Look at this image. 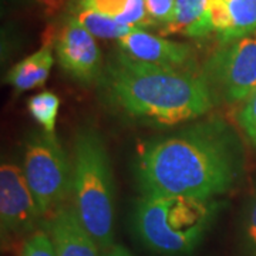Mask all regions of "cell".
Instances as JSON below:
<instances>
[{"instance_id":"6da1fadb","label":"cell","mask_w":256,"mask_h":256,"mask_svg":"<svg viewBox=\"0 0 256 256\" xmlns=\"http://www.w3.org/2000/svg\"><path fill=\"white\" fill-rule=\"evenodd\" d=\"M239 171L238 142L220 120H206L146 142L134 162L142 195L212 200L234 186Z\"/></svg>"},{"instance_id":"7a4b0ae2","label":"cell","mask_w":256,"mask_h":256,"mask_svg":"<svg viewBox=\"0 0 256 256\" xmlns=\"http://www.w3.org/2000/svg\"><path fill=\"white\" fill-rule=\"evenodd\" d=\"M111 100L131 118L154 127L194 121L214 106L202 73L140 62L120 52L106 68Z\"/></svg>"},{"instance_id":"3957f363","label":"cell","mask_w":256,"mask_h":256,"mask_svg":"<svg viewBox=\"0 0 256 256\" xmlns=\"http://www.w3.org/2000/svg\"><path fill=\"white\" fill-rule=\"evenodd\" d=\"M220 210L214 200L186 195H142L134 206L132 228L140 240L164 256L195 250Z\"/></svg>"},{"instance_id":"277c9868","label":"cell","mask_w":256,"mask_h":256,"mask_svg":"<svg viewBox=\"0 0 256 256\" xmlns=\"http://www.w3.org/2000/svg\"><path fill=\"white\" fill-rule=\"evenodd\" d=\"M74 210L98 249L114 246V180L101 136L92 128L78 131L73 161Z\"/></svg>"},{"instance_id":"5b68a950","label":"cell","mask_w":256,"mask_h":256,"mask_svg":"<svg viewBox=\"0 0 256 256\" xmlns=\"http://www.w3.org/2000/svg\"><path fill=\"white\" fill-rule=\"evenodd\" d=\"M23 172L42 215H53L73 188V166L54 134L46 131L28 136Z\"/></svg>"},{"instance_id":"8992f818","label":"cell","mask_w":256,"mask_h":256,"mask_svg":"<svg viewBox=\"0 0 256 256\" xmlns=\"http://www.w3.org/2000/svg\"><path fill=\"white\" fill-rule=\"evenodd\" d=\"M201 73L215 101H246L256 90V32L220 43Z\"/></svg>"},{"instance_id":"52a82bcc","label":"cell","mask_w":256,"mask_h":256,"mask_svg":"<svg viewBox=\"0 0 256 256\" xmlns=\"http://www.w3.org/2000/svg\"><path fill=\"white\" fill-rule=\"evenodd\" d=\"M44 44H54L60 67L76 82L92 84L102 77V57L96 37L73 18H67Z\"/></svg>"},{"instance_id":"ba28073f","label":"cell","mask_w":256,"mask_h":256,"mask_svg":"<svg viewBox=\"0 0 256 256\" xmlns=\"http://www.w3.org/2000/svg\"><path fill=\"white\" fill-rule=\"evenodd\" d=\"M40 215L23 170L18 165L3 162L0 168L2 236L28 234L34 228Z\"/></svg>"},{"instance_id":"9c48e42d","label":"cell","mask_w":256,"mask_h":256,"mask_svg":"<svg viewBox=\"0 0 256 256\" xmlns=\"http://www.w3.org/2000/svg\"><path fill=\"white\" fill-rule=\"evenodd\" d=\"M121 52L140 62L171 68H182L192 62L191 47L151 34L142 28H134L118 40Z\"/></svg>"},{"instance_id":"30bf717a","label":"cell","mask_w":256,"mask_h":256,"mask_svg":"<svg viewBox=\"0 0 256 256\" xmlns=\"http://www.w3.org/2000/svg\"><path fill=\"white\" fill-rule=\"evenodd\" d=\"M50 238L57 256H98V246L82 228L74 208L60 206L50 220Z\"/></svg>"},{"instance_id":"8fae6325","label":"cell","mask_w":256,"mask_h":256,"mask_svg":"<svg viewBox=\"0 0 256 256\" xmlns=\"http://www.w3.org/2000/svg\"><path fill=\"white\" fill-rule=\"evenodd\" d=\"M53 63L52 44H44L40 50L14 64L6 74V82L18 92L37 88L46 82Z\"/></svg>"},{"instance_id":"7c38bea8","label":"cell","mask_w":256,"mask_h":256,"mask_svg":"<svg viewBox=\"0 0 256 256\" xmlns=\"http://www.w3.org/2000/svg\"><path fill=\"white\" fill-rule=\"evenodd\" d=\"M205 9L206 0H175L174 18L165 26L162 34L201 37Z\"/></svg>"},{"instance_id":"4fadbf2b","label":"cell","mask_w":256,"mask_h":256,"mask_svg":"<svg viewBox=\"0 0 256 256\" xmlns=\"http://www.w3.org/2000/svg\"><path fill=\"white\" fill-rule=\"evenodd\" d=\"M72 16L87 32H90L92 36L104 38V40H110V38L120 40L121 37H124L134 30V28H128L118 23L116 18L104 16L101 13L92 12V10H76Z\"/></svg>"},{"instance_id":"5bb4252c","label":"cell","mask_w":256,"mask_h":256,"mask_svg":"<svg viewBox=\"0 0 256 256\" xmlns=\"http://www.w3.org/2000/svg\"><path fill=\"white\" fill-rule=\"evenodd\" d=\"M232 20V30L225 43L256 32V0H225Z\"/></svg>"},{"instance_id":"9a60e30c","label":"cell","mask_w":256,"mask_h":256,"mask_svg":"<svg viewBox=\"0 0 256 256\" xmlns=\"http://www.w3.org/2000/svg\"><path fill=\"white\" fill-rule=\"evenodd\" d=\"M232 30V20L225 0H206V9L201 26V37L216 33L220 43H225Z\"/></svg>"},{"instance_id":"2e32d148","label":"cell","mask_w":256,"mask_h":256,"mask_svg":"<svg viewBox=\"0 0 256 256\" xmlns=\"http://www.w3.org/2000/svg\"><path fill=\"white\" fill-rule=\"evenodd\" d=\"M30 116L43 127V131L54 134L56 120L60 108V98L52 92H42L28 102Z\"/></svg>"},{"instance_id":"e0dca14e","label":"cell","mask_w":256,"mask_h":256,"mask_svg":"<svg viewBox=\"0 0 256 256\" xmlns=\"http://www.w3.org/2000/svg\"><path fill=\"white\" fill-rule=\"evenodd\" d=\"M128 0H73L70 9L76 10H92L108 18H118L127 6Z\"/></svg>"},{"instance_id":"ac0fdd59","label":"cell","mask_w":256,"mask_h":256,"mask_svg":"<svg viewBox=\"0 0 256 256\" xmlns=\"http://www.w3.org/2000/svg\"><path fill=\"white\" fill-rule=\"evenodd\" d=\"M116 20L124 26L134 28H146V26L154 24L151 22V18H148L146 0H128L124 12L120 14L118 18H116Z\"/></svg>"},{"instance_id":"d6986e66","label":"cell","mask_w":256,"mask_h":256,"mask_svg":"<svg viewBox=\"0 0 256 256\" xmlns=\"http://www.w3.org/2000/svg\"><path fill=\"white\" fill-rule=\"evenodd\" d=\"M242 239L248 252L256 256V192L246 204L242 216Z\"/></svg>"},{"instance_id":"ffe728a7","label":"cell","mask_w":256,"mask_h":256,"mask_svg":"<svg viewBox=\"0 0 256 256\" xmlns=\"http://www.w3.org/2000/svg\"><path fill=\"white\" fill-rule=\"evenodd\" d=\"M238 122L248 141L256 148V90L244 101V106L239 110Z\"/></svg>"},{"instance_id":"44dd1931","label":"cell","mask_w":256,"mask_h":256,"mask_svg":"<svg viewBox=\"0 0 256 256\" xmlns=\"http://www.w3.org/2000/svg\"><path fill=\"white\" fill-rule=\"evenodd\" d=\"M22 256H57L54 244L46 232H36L24 244Z\"/></svg>"},{"instance_id":"7402d4cb","label":"cell","mask_w":256,"mask_h":256,"mask_svg":"<svg viewBox=\"0 0 256 256\" xmlns=\"http://www.w3.org/2000/svg\"><path fill=\"white\" fill-rule=\"evenodd\" d=\"M148 18L151 22L168 24L172 22L175 10V0H146Z\"/></svg>"},{"instance_id":"603a6c76","label":"cell","mask_w":256,"mask_h":256,"mask_svg":"<svg viewBox=\"0 0 256 256\" xmlns=\"http://www.w3.org/2000/svg\"><path fill=\"white\" fill-rule=\"evenodd\" d=\"M40 4H43V8L48 12L53 13L56 10H58L60 8H63V4L67 0H36Z\"/></svg>"},{"instance_id":"cb8c5ba5","label":"cell","mask_w":256,"mask_h":256,"mask_svg":"<svg viewBox=\"0 0 256 256\" xmlns=\"http://www.w3.org/2000/svg\"><path fill=\"white\" fill-rule=\"evenodd\" d=\"M102 256H132L127 249L124 246H120V245H114L112 248H110L108 250H106V254Z\"/></svg>"}]
</instances>
